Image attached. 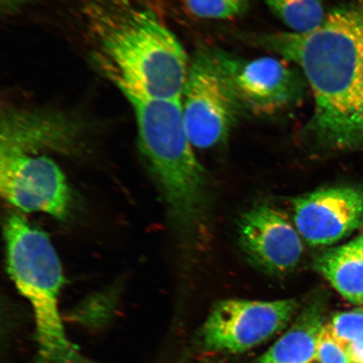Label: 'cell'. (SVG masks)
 Wrapping results in <instances>:
<instances>
[{
    "label": "cell",
    "mask_w": 363,
    "mask_h": 363,
    "mask_svg": "<svg viewBox=\"0 0 363 363\" xmlns=\"http://www.w3.org/2000/svg\"><path fill=\"white\" fill-rule=\"evenodd\" d=\"M255 42L301 68L315 99L305 129L313 146L363 149V0L328 13L311 33H270Z\"/></svg>",
    "instance_id": "1"
},
{
    "label": "cell",
    "mask_w": 363,
    "mask_h": 363,
    "mask_svg": "<svg viewBox=\"0 0 363 363\" xmlns=\"http://www.w3.org/2000/svg\"><path fill=\"white\" fill-rule=\"evenodd\" d=\"M81 11L98 61L122 94L181 98L190 62L151 9L130 0H83Z\"/></svg>",
    "instance_id": "2"
},
{
    "label": "cell",
    "mask_w": 363,
    "mask_h": 363,
    "mask_svg": "<svg viewBox=\"0 0 363 363\" xmlns=\"http://www.w3.org/2000/svg\"><path fill=\"white\" fill-rule=\"evenodd\" d=\"M123 95L133 108L139 149L169 220L182 238L196 242L210 220V181L186 130L181 98Z\"/></svg>",
    "instance_id": "3"
},
{
    "label": "cell",
    "mask_w": 363,
    "mask_h": 363,
    "mask_svg": "<svg viewBox=\"0 0 363 363\" xmlns=\"http://www.w3.org/2000/svg\"><path fill=\"white\" fill-rule=\"evenodd\" d=\"M3 230L9 274L34 313L35 363H89L62 324L58 302L65 275L51 240L17 213L6 217Z\"/></svg>",
    "instance_id": "4"
},
{
    "label": "cell",
    "mask_w": 363,
    "mask_h": 363,
    "mask_svg": "<svg viewBox=\"0 0 363 363\" xmlns=\"http://www.w3.org/2000/svg\"><path fill=\"white\" fill-rule=\"evenodd\" d=\"M181 102L190 143L199 149L225 143L246 111L208 48L189 62Z\"/></svg>",
    "instance_id": "5"
},
{
    "label": "cell",
    "mask_w": 363,
    "mask_h": 363,
    "mask_svg": "<svg viewBox=\"0 0 363 363\" xmlns=\"http://www.w3.org/2000/svg\"><path fill=\"white\" fill-rule=\"evenodd\" d=\"M208 49L245 111L274 115L302 101L306 88L305 77L283 59H245L220 48Z\"/></svg>",
    "instance_id": "6"
},
{
    "label": "cell",
    "mask_w": 363,
    "mask_h": 363,
    "mask_svg": "<svg viewBox=\"0 0 363 363\" xmlns=\"http://www.w3.org/2000/svg\"><path fill=\"white\" fill-rule=\"evenodd\" d=\"M298 307L294 298L222 301L213 308L203 325L204 347L215 352H247L284 330Z\"/></svg>",
    "instance_id": "7"
},
{
    "label": "cell",
    "mask_w": 363,
    "mask_h": 363,
    "mask_svg": "<svg viewBox=\"0 0 363 363\" xmlns=\"http://www.w3.org/2000/svg\"><path fill=\"white\" fill-rule=\"evenodd\" d=\"M0 191L22 212H42L59 220L71 214L69 185L60 167L47 156L0 150Z\"/></svg>",
    "instance_id": "8"
},
{
    "label": "cell",
    "mask_w": 363,
    "mask_h": 363,
    "mask_svg": "<svg viewBox=\"0 0 363 363\" xmlns=\"http://www.w3.org/2000/svg\"><path fill=\"white\" fill-rule=\"evenodd\" d=\"M294 221L313 247L330 246L363 223V189L340 186L315 190L293 201Z\"/></svg>",
    "instance_id": "9"
},
{
    "label": "cell",
    "mask_w": 363,
    "mask_h": 363,
    "mask_svg": "<svg viewBox=\"0 0 363 363\" xmlns=\"http://www.w3.org/2000/svg\"><path fill=\"white\" fill-rule=\"evenodd\" d=\"M239 242L248 259L269 274L293 271L302 257V238L282 212L261 204L238 222Z\"/></svg>",
    "instance_id": "10"
},
{
    "label": "cell",
    "mask_w": 363,
    "mask_h": 363,
    "mask_svg": "<svg viewBox=\"0 0 363 363\" xmlns=\"http://www.w3.org/2000/svg\"><path fill=\"white\" fill-rule=\"evenodd\" d=\"M0 150L33 154L78 148L84 128L74 116L48 108L6 107L1 113Z\"/></svg>",
    "instance_id": "11"
},
{
    "label": "cell",
    "mask_w": 363,
    "mask_h": 363,
    "mask_svg": "<svg viewBox=\"0 0 363 363\" xmlns=\"http://www.w3.org/2000/svg\"><path fill=\"white\" fill-rule=\"evenodd\" d=\"M323 302L315 298L299 313L294 324L257 363H312L324 328Z\"/></svg>",
    "instance_id": "12"
},
{
    "label": "cell",
    "mask_w": 363,
    "mask_h": 363,
    "mask_svg": "<svg viewBox=\"0 0 363 363\" xmlns=\"http://www.w3.org/2000/svg\"><path fill=\"white\" fill-rule=\"evenodd\" d=\"M315 269L354 305H363V233L346 244L325 250Z\"/></svg>",
    "instance_id": "13"
},
{
    "label": "cell",
    "mask_w": 363,
    "mask_h": 363,
    "mask_svg": "<svg viewBox=\"0 0 363 363\" xmlns=\"http://www.w3.org/2000/svg\"><path fill=\"white\" fill-rule=\"evenodd\" d=\"M271 11L295 34H307L323 24V0H265Z\"/></svg>",
    "instance_id": "14"
},
{
    "label": "cell",
    "mask_w": 363,
    "mask_h": 363,
    "mask_svg": "<svg viewBox=\"0 0 363 363\" xmlns=\"http://www.w3.org/2000/svg\"><path fill=\"white\" fill-rule=\"evenodd\" d=\"M193 16L201 19L230 20L243 15L249 0H183Z\"/></svg>",
    "instance_id": "15"
},
{
    "label": "cell",
    "mask_w": 363,
    "mask_h": 363,
    "mask_svg": "<svg viewBox=\"0 0 363 363\" xmlns=\"http://www.w3.org/2000/svg\"><path fill=\"white\" fill-rule=\"evenodd\" d=\"M328 325L333 337L345 346L363 342V311L361 308L337 313Z\"/></svg>",
    "instance_id": "16"
},
{
    "label": "cell",
    "mask_w": 363,
    "mask_h": 363,
    "mask_svg": "<svg viewBox=\"0 0 363 363\" xmlns=\"http://www.w3.org/2000/svg\"><path fill=\"white\" fill-rule=\"evenodd\" d=\"M317 359L320 363H355L347 346L333 337L328 324L325 325L318 344Z\"/></svg>",
    "instance_id": "17"
},
{
    "label": "cell",
    "mask_w": 363,
    "mask_h": 363,
    "mask_svg": "<svg viewBox=\"0 0 363 363\" xmlns=\"http://www.w3.org/2000/svg\"><path fill=\"white\" fill-rule=\"evenodd\" d=\"M28 0H0V6L3 13H12L20 10Z\"/></svg>",
    "instance_id": "18"
},
{
    "label": "cell",
    "mask_w": 363,
    "mask_h": 363,
    "mask_svg": "<svg viewBox=\"0 0 363 363\" xmlns=\"http://www.w3.org/2000/svg\"><path fill=\"white\" fill-rule=\"evenodd\" d=\"M352 360L355 363H363V342L348 345Z\"/></svg>",
    "instance_id": "19"
}]
</instances>
